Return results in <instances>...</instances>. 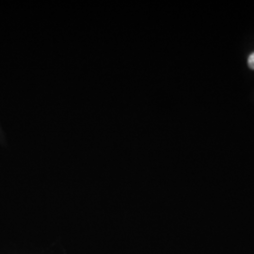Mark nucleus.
I'll return each instance as SVG.
<instances>
[{"label": "nucleus", "mask_w": 254, "mask_h": 254, "mask_svg": "<svg viewBox=\"0 0 254 254\" xmlns=\"http://www.w3.org/2000/svg\"><path fill=\"white\" fill-rule=\"evenodd\" d=\"M248 64H249V66H250L251 69L254 70V53L250 55L249 60H248Z\"/></svg>", "instance_id": "f257e3e1"}]
</instances>
